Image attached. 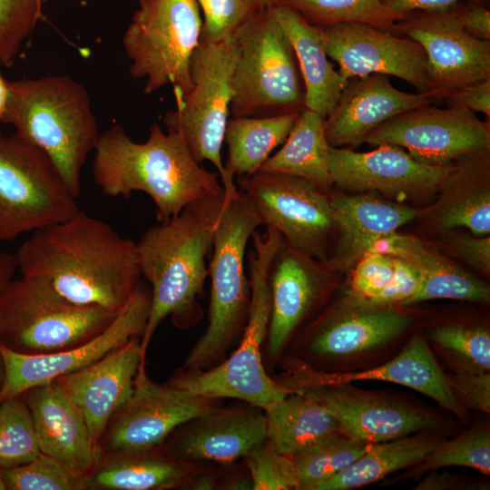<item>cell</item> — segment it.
Segmentation results:
<instances>
[{
    "label": "cell",
    "mask_w": 490,
    "mask_h": 490,
    "mask_svg": "<svg viewBox=\"0 0 490 490\" xmlns=\"http://www.w3.org/2000/svg\"><path fill=\"white\" fill-rule=\"evenodd\" d=\"M15 255L22 276L76 305L117 313L141 285L136 242L81 210L33 231Z\"/></svg>",
    "instance_id": "cell-1"
},
{
    "label": "cell",
    "mask_w": 490,
    "mask_h": 490,
    "mask_svg": "<svg viewBox=\"0 0 490 490\" xmlns=\"http://www.w3.org/2000/svg\"><path fill=\"white\" fill-rule=\"evenodd\" d=\"M94 152L93 176L101 191L124 198L133 191L146 193L159 222L195 201L223 193L218 172L195 161L179 132H165L157 123L143 142H133L122 127L113 125L100 134Z\"/></svg>",
    "instance_id": "cell-2"
},
{
    "label": "cell",
    "mask_w": 490,
    "mask_h": 490,
    "mask_svg": "<svg viewBox=\"0 0 490 490\" xmlns=\"http://www.w3.org/2000/svg\"><path fill=\"white\" fill-rule=\"evenodd\" d=\"M223 200L222 193L195 201L150 227L136 242L141 274L151 285L150 314L141 338L144 360L155 330L166 318L181 329L202 318L199 298L209 275L207 259Z\"/></svg>",
    "instance_id": "cell-3"
},
{
    "label": "cell",
    "mask_w": 490,
    "mask_h": 490,
    "mask_svg": "<svg viewBox=\"0 0 490 490\" xmlns=\"http://www.w3.org/2000/svg\"><path fill=\"white\" fill-rule=\"evenodd\" d=\"M3 120L42 149L78 198L81 172L100 132L85 87L68 75L8 81Z\"/></svg>",
    "instance_id": "cell-4"
},
{
    "label": "cell",
    "mask_w": 490,
    "mask_h": 490,
    "mask_svg": "<svg viewBox=\"0 0 490 490\" xmlns=\"http://www.w3.org/2000/svg\"><path fill=\"white\" fill-rule=\"evenodd\" d=\"M251 238L253 249L248 255L250 302L238 348L211 368L181 369L167 384L209 399H240L265 411L289 392L267 374L261 354L270 319V268L283 240L270 227H266L262 234L255 232Z\"/></svg>",
    "instance_id": "cell-5"
},
{
    "label": "cell",
    "mask_w": 490,
    "mask_h": 490,
    "mask_svg": "<svg viewBox=\"0 0 490 490\" xmlns=\"http://www.w3.org/2000/svg\"><path fill=\"white\" fill-rule=\"evenodd\" d=\"M239 191L230 201L223 200L214 226L208 264V325L189 353L183 370H204L220 364L245 328L250 302L245 251L249 240L262 222L249 198Z\"/></svg>",
    "instance_id": "cell-6"
},
{
    "label": "cell",
    "mask_w": 490,
    "mask_h": 490,
    "mask_svg": "<svg viewBox=\"0 0 490 490\" xmlns=\"http://www.w3.org/2000/svg\"><path fill=\"white\" fill-rule=\"evenodd\" d=\"M238 49L236 36L216 43L200 42L190 62L191 90L184 98H175L176 110L163 117L167 130L182 136L196 162L214 165L227 201L240 191L221 158Z\"/></svg>",
    "instance_id": "cell-7"
},
{
    "label": "cell",
    "mask_w": 490,
    "mask_h": 490,
    "mask_svg": "<svg viewBox=\"0 0 490 490\" xmlns=\"http://www.w3.org/2000/svg\"><path fill=\"white\" fill-rule=\"evenodd\" d=\"M117 314L76 305L41 280L22 276L0 292V343L23 354L55 353L92 339Z\"/></svg>",
    "instance_id": "cell-8"
},
{
    "label": "cell",
    "mask_w": 490,
    "mask_h": 490,
    "mask_svg": "<svg viewBox=\"0 0 490 490\" xmlns=\"http://www.w3.org/2000/svg\"><path fill=\"white\" fill-rule=\"evenodd\" d=\"M122 45L133 78L152 93L172 84L174 98L191 90L190 62L201 42L202 18L195 0H137Z\"/></svg>",
    "instance_id": "cell-9"
},
{
    "label": "cell",
    "mask_w": 490,
    "mask_h": 490,
    "mask_svg": "<svg viewBox=\"0 0 490 490\" xmlns=\"http://www.w3.org/2000/svg\"><path fill=\"white\" fill-rule=\"evenodd\" d=\"M231 117L300 112L304 92L291 44L272 8H259L236 34Z\"/></svg>",
    "instance_id": "cell-10"
},
{
    "label": "cell",
    "mask_w": 490,
    "mask_h": 490,
    "mask_svg": "<svg viewBox=\"0 0 490 490\" xmlns=\"http://www.w3.org/2000/svg\"><path fill=\"white\" fill-rule=\"evenodd\" d=\"M80 211L49 156L16 132L0 131V241L64 221Z\"/></svg>",
    "instance_id": "cell-11"
},
{
    "label": "cell",
    "mask_w": 490,
    "mask_h": 490,
    "mask_svg": "<svg viewBox=\"0 0 490 490\" xmlns=\"http://www.w3.org/2000/svg\"><path fill=\"white\" fill-rule=\"evenodd\" d=\"M238 183L262 225L279 231L292 249L327 260L337 230L328 193L303 178L263 171L238 177Z\"/></svg>",
    "instance_id": "cell-12"
},
{
    "label": "cell",
    "mask_w": 490,
    "mask_h": 490,
    "mask_svg": "<svg viewBox=\"0 0 490 490\" xmlns=\"http://www.w3.org/2000/svg\"><path fill=\"white\" fill-rule=\"evenodd\" d=\"M363 142L374 147L396 145L420 163L446 166L490 149V123L464 107L427 104L386 121L370 131Z\"/></svg>",
    "instance_id": "cell-13"
},
{
    "label": "cell",
    "mask_w": 490,
    "mask_h": 490,
    "mask_svg": "<svg viewBox=\"0 0 490 490\" xmlns=\"http://www.w3.org/2000/svg\"><path fill=\"white\" fill-rule=\"evenodd\" d=\"M215 400L152 381L140 368L131 397L110 419L98 458L119 453L158 450L172 432L215 407Z\"/></svg>",
    "instance_id": "cell-14"
},
{
    "label": "cell",
    "mask_w": 490,
    "mask_h": 490,
    "mask_svg": "<svg viewBox=\"0 0 490 490\" xmlns=\"http://www.w3.org/2000/svg\"><path fill=\"white\" fill-rule=\"evenodd\" d=\"M393 33L417 42L428 66V91L437 102L453 91L490 78V41L463 27L459 3L436 11H417L397 22Z\"/></svg>",
    "instance_id": "cell-15"
},
{
    "label": "cell",
    "mask_w": 490,
    "mask_h": 490,
    "mask_svg": "<svg viewBox=\"0 0 490 490\" xmlns=\"http://www.w3.org/2000/svg\"><path fill=\"white\" fill-rule=\"evenodd\" d=\"M151 309V292L140 285L118 312L113 321L100 334L75 348L41 355L14 351L0 343L3 378L0 403L26 390L85 368L134 337L143 335Z\"/></svg>",
    "instance_id": "cell-16"
},
{
    "label": "cell",
    "mask_w": 490,
    "mask_h": 490,
    "mask_svg": "<svg viewBox=\"0 0 490 490\" xmlns=\"http://www.w3.org/2000/svg\"><path fill=\"white\" fill-rule=\"evenodd\" d=\"M325 49L346 80L371 74L393 75L417 93L428 91V66L424 48L416 41L364 23L320 27Z\"/></svg>",
    "instance_id": "cell-17"
},
{
    "label": "cell",
    "mask_w": 490,
    "mask_h": 490,
    "mask_svg": "<svg viewBox=\"0 0 490 490\" xmlns=\"http://www.w3.org/2000/svg\"><path fill=\"white\" fill-rule=\"evenodd\" d=\"M333 185L348 192H380L397 201L430 197L439 191L453 163L431 166L413 159L401 147L382 144L358 152L329 147Z\"/></svg>",
    "instance_id": "cell-18"
},
{
    "label": "cell",
    "mask_w": 490,
    "mask_h": 490,
    "mask_svg": "<svg viewBox=\"0 0 490 490\" xmlns=\"http://www.w3.org/2000/svg\"><path fill=\"white\" fill-rule=\"evenodd\" d=\"M333 271L328 260H316L282 241L269 273L271 309L265 342L271 359L322 299Z\"/></svg>",
    "instance_id": "cell-19"
},
{
    "label": "cell",
    "mask_w": 490,
    "mask_h": 490,
    "mask_svg": "<svg viewBox=\"0 0 490 490\" xmlns=\"http://www.w3.org/2000/svg\"><path fill=\"white\" fill-rule=\"evenodd\" d=\"M140 367H145V360L137 336L96 362L54 380L80 411L97 452L110 419L132 395Z\"/></svg>",
    "instance_id": "cell-20"
},
{
    "label": "cell",
    "mask_w": 490,
    "mask_h": 490,
    "mask_svg": "<svg viewBox=\"0 0 490 490\" xmlns=\"http://www.w3.org/2000/svg\"><path fill=\"white\" fill-rule=\"evenodd\" d=\"M319 402L350 438L374 444L436 426L428 414L411 407L348 388L344 384H301L295 389Z\"/></svg>",
    "instance_id": "cell-21"
},
{
    "label": "cell",
    "mask_w": 490,
    "mask_h": 490,
    "mask_svg": "<svg viewBox=\"0 0 490 490\" xmlns=\"http://www.w3.org/2000/svg\"><path fill=\"white\" fill-rule=\"evenodd\" d=\"M245 407H213L188 421L174 437L165 456L185 463L213 461L231 463L267 439L263 409ZM160 450V449H159Z\"/></svg>",
    "instance_id": "cell-22"
},
{
    "label": "cell",
    "mask_w": 490,
    "mask_h": 490,
    "mask_svg": "<svg viewBox=\"0 0 490 490\" xmlns=\"http://www.w3.org/2000/svg\"><path fill=\"white\" fill-rule=\"evenodd\" d=\"M436 103L429 93H408L395 88L387 75L352 78L337 106L325 118V136L331 147L358 146L386 121L409 110Z\"/></svg>",
    "instance_id": "cell-23"
},
{
    "label": "cell",
    "mask_w": 490,
    "mask_h": 490,
    "mask_svg": "<svg viewBox=\"0 0 490 490\" xmlns=\"http://www.w3.org/2000/svg\"><path fill=\"white\" fill-rule=\"evenodd\" d=\"M20 396L30 410L41 453L84 479L95 466L98 452L78 408L54 381Z\"/></svg>",
    "instance_id": "cell-24"
},
{
    "label": "cell",
    "mask_w": 490,
    "mask_h": 490,
    "mask_svg": "<svg viewBox=\"0 0 490 490\" xmlns=\"http://www.w3.org/2000/svg\"><path fill=\"white\" fill-rule=\"evenodd\" d=\"M347 311L341 304L316 326L309 351L321 358L355 355L383 345L408 328L411 319L392 306H380L352 295Z\"/></svg>",
    "instance_id": "cell-25"
},
{
    "label": "cell",
    "mask_w": 490,
    "mask_h": 490,
    "mask_svg": "<svg viewBox=\"0 0 490 490\" xmlns=\"http://www.w3.org/2000/svg\"><path fill=\"white\" fill-rule=\"evenodd\" d=\"M435 203L419 211L436 230L458 227L475 236L490 232V149L470 153L453 162L437 191Z\"/></svg>",
    "instance_id": "cell-26"
},
{
    "label": "cell",
    "mask_w": 490,
    "mask_h": 490,
    "mask_svg": "<svg viewBox=\"0 0 490 490\" xmlns=\"http://www.w3.org/2000/svg\"><path fill=\"white\" fill-rule=\"evenodd\" d=\"M340 239L337 255L328 260L336 270L358 260L377 241L418 217L416 208L385 201L374 192L329 196Z\"/></svg>",
    "instance_id": "cell-27"
},
{
    "label": "cell",
    "mask_w": 490,
    "mask_h": 490,
    "mask_svg": "<svg viewBox=\"0 0 490 490\" xmlns=\"http://www.w3.org/2000/svg\"><path fill=\"white\" fill-rule=\"evenodd\" d=\"M369 251L400 257L419 270L420 288L402 306L437 299L489 301L490 289L485 282L415 237L395 232L377 241Z\"/></svg>",
    "instance_id": "cell-28"
},
{
    "label": "cell",
    "mask_w": 490,
    "mask_h": 490,
    "mask_svg": "<svg viewBox=\"0 0 490 490\" xmlns=\"http://www.w3.org/2000/svg\"><path fill=\"white\" fill-rule=\"evenodd\" d=\"M300 384L337 385L359 380H381L411 387L436 401L456 415L460 402L452 392L446 377L421 336L411 338L405 348L387 363L361 372L318 374L308 372Z\"/></svg>",
    "instance_id": "cell-29"
},
{
    "label": "cell",
    "mask_w": 490,
    "mask_h": 490,
    "mask_svg": "<svg viewBox=\"0 0 490 490\" xmlns=\"http://www.w3.org/2000/svg\"><path fill=\"white\" fill-rule=\"evenodd\" d=\"M272 11L298 61L304 83V108L328 117L337 106L348 80L329 62L319 26L311 24L285 5H278Z\"/></svg>",
    "instance_id": "cell-30"
},
{
    "label": "cell",
    "mask_w": 490,
    "mask_h": 490,
    "mask_svg": "<svg viewBox=\"0 0 490 490\" xmlns=\"http://www.w3.org/2000/svg\"><path fill=\"white\" fill-rule=\"evenodd\" d=\"M194 471L191 463L172 459L159 449L99 457L84 478V490H166L181 487Z\"/></svg>",
    "instance_id": "cell-31"
},
{
    "label": "cell",
    "mask_w": 490,
    "mask_h": 490,
    "mask_svg": "<svg viewBox=\"0 0 490 490\" xmlns=\"http://www.w3.org/2000/svg\"><path fill=\"white\" fill-rule=\"evenodd\" d=\"M265 410L267 440L279 453L292 456L341 432L337 418L313 397L297 390Z\"/></svg>",
    "instance_id": "cell-32"
},
{
    "label": "cell",
    "mask_w": 490,
    "mask_h": 490,
    "mask_svg": "<svg viewBox=\"0 0 490 490\" xmlns=\"http://www.w3.org/2000/svg\"><path fill=\"white\" fill-rule=\"evenodd\" d=\"M324 124L325 117L303 108L283 146L259 171L303 178L328 194L333 183Z\"/></svg>",
    "instance_id": "cell-33"
},
{
    "label": "cell",
    "mask_w": 490,
    "mask_h": 490,
    "mask_svg": "<svg viewBox=\"0 0 490 490\" xmlns=\"http://www.w3.org/2000/svg\"><path fill=\"white\" fill-rule=\"evenodd\" d=\"M299 113L230 118L224 135L228 146L226 171L238 177L258 172L271 152L284 142Z\"/></svg>",
    "instance_id": "cell-34"
},
{
    "label": "cell",
    "mask_w": 490,
    "mask_h": 490,
    "mask_svg": "<svg viewBox=\"0 0 490 490\" xmlns=\"http://www.w3.org/2000/svg\"><path fill=\"white\" fill-rule=\"evenodd\" d=\"M439 443L430 437L407 436L370 444L358 459L315 490H348L371 484L423 461Z\"/></svg>",
    "instance_id": "cell-35"
},
{
    "label": "cell",
    "mask_w": 490,
    "mask_h": 490,
    "mask_svg": "<svg viewBox=\"0 0 490 490\" xmlns=\"http://www.w3.org/2000/svg\"><path fill=\"white\" fill-rule=\"evenodd\" d=\"M369 445L338 432L295 454L291 457L298 490H315L318 485L347 468Z\"/></svg>",
    "instance_id": "cell-36"
},
{
    "label": "cell",
    "mask_w": 490,
    "mask_h": 490,
    "mask_svg": "<svg viewBox=\"0 0 490 490\" xmlns=\"http://www.w3.org/2000/svg\"><path fill=\"white\" fill-rule=\"evenodd\" d=\"M313 25L325 27L340 23H364L393 33L401 19L381 0H282Z\"/></svg>",
    "instance_id": "cell-37"
},
{
    "label": "cell",
    "mask_w": 490,
    "mask_h": 490,
    "mask_svg": "<svg viewBox=\"0 0 490 490\" xmlns=\"http://www.w3.org/2000/svg\"><path fill=\"white\" fill-rule=\"evenodd\" d=\"M41 454L30 410L21 396L0 403V467L25 464Z\"/></svg>",
    "instance_id": "cell-38"
},
{
    "label": "cell",
    "mask_w": 490,
    "mask_h": 490,
    "mask_svg": "<svg viewBox=\"0 0 490 490\" xmlns=\"http://www.w3.org/2000/svg\"><path fill=\"white\" fill-rule=\"evenodd\" d=\"M47 0H0V64L11 66L43 17Z\"/></svg>",
    "instance_id": "cell-39"
},
{
    "label": "cell",
    "mask_w": 490,
    "mask_h": 490,
    "mask_svg": "<svg viewBox=\"0 0 490 490\" xmlns=\"http://www.w3.org/2000/svg\"><path fill=\"white\" fill-rule=\"evenodd\" d=\"M2 469L6 490H84V479L42 453L25 464Z\"/></svg>",
    "instance_id": "cell-40"
},
{
    "label": "cell",
    "mask_w": 490,
    "mask_h": 490,
    "mask_svg": "<svg viewBox=\"0 0 490 490\" xmlns=\"http://www.w3.org/2000/svg\"><path fill=\"white\" fill-rule=\"evenodd\" d=\"M424 461V468L466 466L485 475L490 472V436L485 430H470L439 445Z\"/></svg>",
    "instance_id": "cell-41"
},
{
    "label": "cell",
    "mask_w": 490,
    "mask_h": 490,
    "mask_svg": "<svg viewBox=\"0 0 490 490\" xmlns=\"http://www.w3.org/2000/svg\"><path fill=\"white\" fill-rule=\"evenodd\" d=\"M430 336L457 359L458 366L489 371L490 335L485 328L441 325L434 328Z\"/></svg>",
    "instance_id": "cell-42"
},
{
    "label": "cell",
    "mask_w": 490,
    "mask_h": 490,
    "mask_svg": "<svg viewBox=\"0 0 490 490\" xmlns=\"http://www.w3.org/2000/svg\"><path fill=\"white\" fill-rule=\"evenodd\" d=\"M253 490H298L291 456L277 451L266 439L244 456Z\"/></svg>",
    "instance_id": "cell-43"
},
{
    "label": "cell",
    "mask_w": 490,
    "mask_h": 490,
    "mask_svg": "<svg viewBox=\"0 0 490 490\" xmlns=\"http://www.w3.org/2000/svg\"><path fill=\"white\" fill-rule=\"evenodd\" d=\"M202 12L201 42H220L236 36L259 9L254 0H195Z\"/></svg>",
    "instance_id": "cell-44"
},
{
    "label": "cell",
    "mask_w": 490,
    "mask_h": 490,
    "mask_svg": "<svg viewBox=\"0 0 490 490\" xmlns=\"http://www.w3.org/2000/svg\"><path fill=\"white\" fill-rule=\"evenodd\" d=\"M394 271V256L379 251L366 252L358 260L352 275L353 294L372 299L388 285Z\"/></svg>",
    "instance_id": "cell-45"
},
{
    "label": "cell",
    "mask_w": 490,
    "mask_h": 490,
    "mask_svg": "<svg viewBox=\"0 0 490 490\" xmlns=\"http://www.w3.org/2000/svg\"><path fill=\"white\" fill-rule=\"evenodd\" d=\"M446 377L459 402L461 400L469 407L490 412L489 371L458 366L456 370Z\"/></svg>",
    "instance_id": "cell-46"
},
{
    "label": "cell",
    "mask_w": 490,
    "mask_h": 490,
    "mask_svg": "<svg viewBox=\"0 0 490 490\" xmlns=\"http://www.w3.org/2000/svg\"><path fill=\"white\" fill-rule=\"evenodd\" d=\"M393 256V255H392ZM395 271L388 285L369 301L380 306L402 304L420 288L422 277L419 270L407 260L394 256Z\"/></svg>",
    "instance_id": "cell-47"
},
{
    "label": "cell",
    "mask_w": 490,
    "mask_h": 490,
    "mask_svg": "<svg viewBox=\"0 0 490 490\" xmlns=\"http://www.w3.org/2000/svg\"><path fill=\"white\" fill-rule=\"evenodd\" d=\"M455 258L462 260L477 271L490 273V238L467 233L448 237L445 243Z\"/></svg>",
    "instance_id": "cell-48"
},
{
    "label": "cell",
    "mask_w": 490,
    "mask_h": 490,
    "mask_svg": "<svg viewBox=\"0 0 490 490\" xmlns=\"http://www.w3.org/2000/svg\"><path fill=\"white\" fill-rule=\"evenodd\" d=\"M447 107H464L474 113H482L490 120V78L467 83L443 100Z\"/></svg>",
    "instance_id": "cell-49"
},
{
    "label": "cell",
    "mask_w": 490,
    "mask_h": 490,
    "mask_svg": "<svg viewBox=\"0 0 490 490\" xmlns=\"http://www.w3.org/2000/svg\"><path fill=\"white\" fill-rule=\"evenodd\" d=\"M459 13L462 25L470 35L490 41V12L481 2L459 3Z\"/></svg>",
    "instance_id": "cell-50"
},
{
    "label": "cell",
    "mask_w": 490,
    "mask_h": 490,
    "mask_svg": "<svg viewBox=\"0 0 490 490\" xmlns=\"http://www.w3.org/2000/svg\"><path fill=\"white\" fill-rule=\"evenodd\" d=\"M468 1L480 2V0H381L387 8L401 20L413 12L444 10Z\"/></svg>",
    "instance_id": "cell-51"
},
{
    "label": "cell",
    "mask_w": 490,
    "mask_h": 490,
    "mask_svg": "<svg viewBox=\"0 0 490 490\" xmlns=\"http://www.w3.org/2000/svg\"><path fill=\"white\" fill-rule=\"evenodd\" d=\"M218 477L211 472H192L181 488L211 490L217 487Z\"/></svg>",
    "instance_id": "cell-52"
},
{
    "label": "cell",
    "mask_w": 490,
    "mask_h": 490,
    "mask_svg": "<svg viewBox=\"0 0 490 490\" xmlns=\"http://www.w3.org/2000/svg\"><path fill=\"white\" fill-rule=\"evenodd\" d=\"M18 270L15 253L0 250V292L14 279Z\"/></svg>",
    "instance_id": "cell-53"
},
{
    "label": "cell",
    "mask_w": 490,
    "mask_h": 490,
    "mask_svg": "<svg viewBox=\"0 0 490 490\" xmlns=\"http://www.w3.org/2000/svg\"><path fill=\"white\" fill-rule=\"evenodd\" d=\"M454 478L447 474H431L416 489H446L453 485Z\"/></svg>",
    "instance_id": "cell-54"
},
{
    "label": "cell",
    "mask_w": 490,
    "mask_h": 490,
    "mask_svg": "<svg viewBox=\"0 0 490 490\" xmlns=\"http://www.w3.org/2000/svg\"><path fill=\"white\" fill-rule=\"evenodd\" d=\"M223 488L231 490H250L253 489V485L249 474L247 475H240L230 478Z\"/></svg>",
    "instance_id": "cell-55"
},
{
    "label": "cell",
    "mask_w": 490,
    "mask_h": 490,
    "mask_svg": "<svg viewBox=\"0 0 490 490\" xmlns=\"http://www.w3.org/2000/svg\"><path fill=\"white\" fill-rule=\"evenodd\" d=\"M10 90L8 81L5 80L0 73V122H3L6 111Z\"/></svg>",
    "instance_id": "cell-56"
},
{
    "label": "cell",
    "mask_w": 490,
    "mask_h": 490,
    "mask_svg": "<svg viewBox=\"0 0 490 490\" xmlns=\"http://www.w3.org/2000/svg\"><path fill=\"white\" fill-rule=\"evenodd\" d=\"M258 8H274L279 5L282 0H254Z\"/></svg>",
    "instance_id": "cell-57"
},
{
    "label": "cell",
    "mask_w": 490,
    "mask_h": 490,
    "mask_svg": "<svg viewBox=\"0 0 490 490\" xmlns=\"http://www.w3.org/2000/svg\"><path fill=\"white\" fill-rule=\"evenodd\" d=\"M0 490H6L4 475H3V469L0 467Z\"/></svg>",
    "instance_id": "cell-58"
},
{
    "label": "cell",
    "mask_w": 490,
    "mask_h": 490,
    "mask_svg": "<svg viewBox=\"0 0 490 490\" xmlns=\"http://www.w3.org/2000/svg\"><path fill=\"white\" fill-rule=\"evenodd\" d=\"M3 373H4V369H3V362H2L1 356H0V384H1V382H2Z\"/></svg>",
    "instance_id": "cell-59"
}]
</instances>
